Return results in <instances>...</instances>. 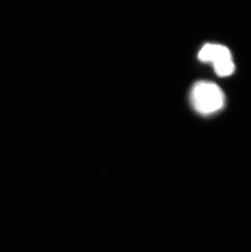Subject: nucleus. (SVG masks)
<instances>
[{"label": "nucleus", "mask_w": 251, "mask_h": 252, "mask_svg": "<svg viewBox=\"0 0 251 252\" xmlns=\"http://www.w3.org/2000/svg\"><path fill=\"white\" fill-rule=\"evenodd\" d=\"M224 100L222 89L211 82H197L190 93L192 107L202 115L212 114L221 110L224 105Z\"/></svg>", "instance_id": "nucleus-1"}, {"label": "nucleus", "mask_w": 251, "mask_h": 252, "mask_svg": "<svg viewBox=\"0 0 251 252\" xmlns=\"http://www.w3.org/2000/svg\"><path fill=\"white\" fill-rule=\"evenodd\" d=\"M198 59L202 62H211L219 76H229L234 72L232 54L225 46L207 43L200 50Z\"/></svg>", "instance_id": "nucleus-2"}]
</instances>
